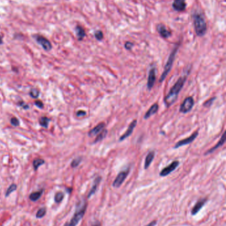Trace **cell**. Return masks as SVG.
Wrapping results in <instances>:
<instances>
[{
    "label": "cell",
    "instance_id": "1",
    "mask_svg": "<svg viewBox=\"0 0 226 226\" xmlns=\"http://www.w3.org/2000/svg\"><path fill=\"white\" fill-rule=\"evenodd\" d=\"M187 75L188 74L184 75L179 77L177 81L172 87L171 90L169 91V92L168 93L166 97H165L164 102L167 107H171L177 100L179 93L182 89L186 81Z\"/></svg>",
    "mask_w": 226,
    "mask_h": 226
},
{
    "label": "cell",
    "instance_id": "2",
    "mask_svg": "<svg viewBox=\"0 0 226 226\" xmlns=\"http://www.w3.org/2000/svg\"><path fill=\"white\" fill-rule=\"evenodd\" d=\"M88 203L86 200H80L76 204V210L71 220L66 222L63 226H76L80 221L83 218L85 213H86Z\"/></svg>",
    "mask_w": 226,
    "mask_h": 226
},
{
    "label": "cell",
    "instance_id": "3",
    "mask_svg": "<svg viewBox=\"0 0 226 226\" xmlns=\"http://www.w3.org/2000/svg\"><path fill=\"white\" fill-rule=\"evenodd\" d=\"M192 18L196 34L198 37H203L207 31V24L204 15L200 12H195Z\"/></svg>",
    "mask_w": 226,
    "mask_h": 226
},
{
    "label": "cell",
    "instance_id": "4",
    "mask_svg": "<svg viewBox=\"0 0 226 226\" xmlns=\"http://www.w3.org/2000/svg\"><path fill=\"white\" fill-rule=\"evenodd\" d=\"M178 48H179V44H176V45L174 46V48L173 49V50H172L171 54L169 55V57L168 58L167 63L165 64L164 71H163L162 75H161L160 77V79H159L160 83H162L165 79H166L167 76L168 75V74H169L170 71H171L172 68H173V65L174 63V59H175L176 54L178 50Z\"/></svg>",
    "mask_w": 226,
    "mask_h": 226
},
{
    "label": "cell",
    "instance_id": "5",
    "mask_svg": "<svg viewBox=\"0 0 226 226\" xmlns=\"http://www.w3.org/2000/svg\"><path fill=\"white\" fill-rule=\"evenodd\" d=\"M194 105V100L192 97H188L184 100L180 107V112L186 114L192 110Z\"/></svg>",
    "mask_w": 226,
    "mask_h": 226
},
{
    "label": "cell",
    "instance_id": "6",
    "mask_svg": "<svg viewBox=\"0 0 226 226\" xmlns=\"http://www.w3.org/2000/svg\"><path fill=\"white\" fill-rule=\"evenodd\" d=\"M129 173V169H127L124 171H122L119 173L117 176H116L115 179L113 182V187L115 188H119L123 184L125 180L126 179L127 176Z\"/></svg>",
    "mask_w": 226,
    "mask_h": 226
},
{
    "label": "cell",
    "instance_id": "7",
    "mask_svg": "<svg viewBox=\"0 0 226 226\" xmlns=\"http://www.w3.org/2000/svg\"><path fill=\"white\" fill-rule=\"evenodd\" d=\"M198 131L194 132L190 136H189V137L185 138V139H183L182 140L178 141V142L176 143L175 145L174 146V148L177 149V148H178V147L183 146V145H186L191 144V143L193 142L194 140H195L196 138L198 137Z\"/></svg>",
    "mask_w": 226,
    "mask_h": 226
},
{
    "label": "cell",
    "instance_id": "8",
    "mask_svg": "<svg viewBox=\"0 0 226 226\" xmlns=\"http://www.w3.org/2000/svg\"><path fill=\"white\" fill-rule=\"evenodd\" d=\"M179 165V162L178 161H174L173 162H172L169 165H168L167 167H165L164 169L161 170L160 172V176H166L169 174H171L172 172L174 171Z\"/></svg>",
    "mask_w": 226,
    "mask_h": 226
},
{
    "label": "cell",
    "instance_id": "9",
    "mask_svg": "<svg viewBox=\"0 0 226 226\" xmlns=\"http://www.w3.org/2000/svg\"><path fill=\"white\" fill-rule=\"evenodd\" d=\"M36 41L42 47V48L44 50L49 51L52 49V44H51V42L47 39L41 35H37L36 37Z\"/></svg>",
    "mask_w": 226,
    "mask_h": 226
},
{
    "label": "cell",
    "instance_id": "10",
    "mask_svg": "<svg viewBox=\"0 0 226 226\" xmlns=\"http://www.w3.org/2000/svg\"><path fill=\"white\" fill-rule=\"evenodd\" d=\"M156 68L155 66L151 67V68L150 69L149 76H148V81H147V88L149 90H151L153 88L154 85H155L156 82Z\"/></svg>",
    "mask_w": 226,
    "mask_h": 226
},
{
    "label": "cell",
    "instance_id": "11",
    "mask_svg": "<svg viewBox=\"0 0 226 226\" xmlns=\"http://www.w3.org/2000/svg\"><path fill=\"white\" fill-rule=\"evenodd\" d=\"M137 120H133V121H132L130 124H129L128 128H127L126 132H125L119 138V142H122V141L125 140V139H126V138L129 137V136L131 135L132 133H133V132L134 128H135L136 125H137Z\"/></svg>",
    "mask_w": 226,
    "mask_h": 226
},
{
    "label": "cell",
    "instance_id": "12",
    "mask_svg": "<svg viewBox=\"0 0 226 226\" xmlns=\"http://www.w3.org/2000/svg\"><path fill=\"white\" fill-rule=\"evenodd\" d=\"M206 202H207L206 198L200 199V200L196 202V204L194 205L193 208H192L191 210V214L192 216H194V215L198 214V212L200 211V210L203 207V206L205 205V204L206 203Z\"/></svg>",
    "mask_w": 226,
    "mask_h": 226
},
{
    "label": "cell",
    "instance_id": "13",
    "mask_svg": "<svg viewBox=\"0 0 226 226\" xmlns=\"http://www.w3.org/2000/svg\"><path fill=\"white\" fill-rule=\"evenodd\" d=\"M156 30H157V32L159 33L160 37L164 38V39H168V38L171 36V31L168 30L166 26L163 24H158L157 26H156Z\"/></svg>",
    "mask_w": 226,
    "mask_h": 226
},
{
    "label": "cell",
    "instance_id": "14",
    "mask_svg": "<svg viewBox=\"0 0 226 226\" xmlns=\"http://www.w3.org/2000/svg\"><path fill=\"white\" fill-rule=\"evenodd\" d=\"M173 7L176 12H184L186 7V0H174L173 3Z\"/></svg>",
    "mask_w": 226,
    "mask_h": 226
},
{
    "label": "cell",
    "instance_id": "15",
    "mask_svg": "<svg viewBox=\"0 0 226 226\" xmlns=\"http://www.w3.org/2000/svg\"><path fill=\"white\" fill-rule=\"evenodd\" d=\"M105 126H106V124L105 123L102 122L100 123L99 124H98L97 126H95L94 128H93L92 129L90 130L88 132V136L89 137H92V136H97L98 134H100L101 132L105 128Z\"/></svg>",
    "mask_w": 226,
    "mask_h": 226
},
{
    "label": "cell",
    "instance_id": "16",
    "mask_svg": "<svg viewBox=\"0 0 226 226\" xmlns=\"http://www.w3.org/2000/svg\"><path fill=\"white\" fill-rule=\"evenodd\" d=\"M225 142V132H223V134H222V136H221V139L219 140V142H218V144H217L216 145H215V146H214L213 147H212V148L208 149V150L204 153V155H208V154L213 153L214 151H216V149L219 148V147H221V145H223V144H224Z\"/></svg>",
    "mask_w": 226,
    "mask_h": 226
},
{
    "label": "cell",
    "instance_id": "17",
    "mask_svg": "<svg viewBox=\"0 0 226 226\" xmlns=\"http://www.w3.org/2000/svg\"><path fill=\"white\" fill-rule=\"evenodd\" d=\"M102 181V177L101 176H97L95 178L94 181V184L92 185V187L91 188L90 191H89V193L88 194V198H89L91 197V196H93L94 194L96 193V192L98 190V186H99L100 182H101Z\"/></svg>",
    "mask_w": 226,
    "mask_h": 226
},
{
    "label": "cell",
    "instance_id": "18",
    "mask_svg": "<svg viewBox=\"0 0 226 226\" xmlns=\"http://www.w3.org/2000/svg\"><path fill=\"white\" fill-rule=\"evenodd\" d=\"M158 105L157 102H156V103L152 105V106L150 107L149 110L146 112V113H145V115L144 116V118L145 119H148V118L151 117V116L155 115V114L158 112Z\"/></svg>",
    "mask_w": 226,
    "mask_h": 226
},
{
    "label": "cell",
    "instance_id": "19",
    "mask_svg": "<svg viewBox=\"0 0 226 226\" xmlns=\"http://www.w3.org/2000/svg\"><path fill=\"white\" fill-rule=\"evenodd\" d=\"M155 152L154 151L152 150L149 152L145 159V165H144L145 169H147L149 168V166L151 164L152 162H153V160L154 159V158H155Z\"/></svg>",
    "mask_w": 226,
    "mask_h": 226
},
{
    "label": "cell",
    "instance_id": "20",
    "mask_svg": "<svg viewBox=\"0 0 226 226\" xmlns=\"http://www.w3.org/2000/svg\"><path fill=\"white\" fill-rule=\"evenodd\" d=\"M76 34L77 38L78 41H82L84 39V38L86 37V32L83 27H82L81 26H76V27L75 29Z\"/></svg>",
    "mask_w": 226,
    "mask_h": 226
},
{
    "label": "cell",
    "instance_id": "21",
    "mask_svg": "<svg viewBox=\"0 0 226 226\" xmlns=\"http://www.w3.org/2000/svg\"><path fill=\"white\" fill-rule=\"evenodd\" d=\"M42 193H43V189L32 192L29 196V199L31 201H33V202H36V201H37L41 197Z\"/></svg>",
    "mask_w": 226,
    "mask_h": 226
},
{
    "label": "cell",
    "instance_id": "22",
    "mask_svg": "<svg viewBox=\"0 0 226 226\" xmlns=\"http://www.w3.org/2000/svg\"><path fill=\"white\" fill-rule=\"evenodd\" d=\"M107 130L106 129H104L103 130L100 132V134H98L97 135V137L94 140V144H96V143L100 142V141H102V140H104L105 138H106V136H107Z\"/></svg>",
    "mask_w": 226,
    "mask_h": 226
},
{
    "label": "cell",
    "instance_id": "23",
    "mask_svg": "<svg viewBox=\"0 0 226 226\" xmlns=\"http://www.w3.org/2000/svg\"><path fill=\"white\" fill-rule=\"evenodd\" d=\"M44 160L42 159L41 158H36L33 160V168H34L35 171H37V170L39 168V167L41 165H43L44 163Z\"/></svg>",
    "mask_w": 226,
    "mask_h": 226
},
{
    "label": "cell",
    "instance_id": "24",
    "mask_svg": "<svg viewBox=\"0 0 226 226\" xmlns=\"http://www.w3.org/2000/svg\"><path fill=\"white\" fill-rule=\"evenodd\" d=\"M39 124L41 125L42 127L47 128L48 127V123L50 122V119L46 116H42L39 118Z\"/></svg>",
    "mask_w": 226,
    "mask_h": 226
},
{
    "label": "cell",
    "instance_id": "25",
    "mask_svg": "<svg viewBox=\"0 0 226 226\" xmlns=\"http://www.w3.org/2000/svg\"><path fill=\"white\" fill-rule=\"evenodd\" d=\"M64 197V194L62 192H58L55 194V201L56 203L61 202Z\"/></svg>",
    "mask_w": 226,
    "mask_h": 226
},
{
    "label": "cell",
    "instance_id": "26",
    "mask_svg": "<svg viewBox=\"0 0 226 226\" xmlns=\"http://www.w3.org/2000/svg\"><path fill=\"white\" fill-rule=\"evenodd\" d=\"M17 185L15 184H12L11 185L10 187H8V189H7L6 192H5V197H8V196H10V194H11L14 191H15L17 190Z\"/></svg>",
    "mask_w": 226,
    "mask_h": 226
},
{
    "label": "cell",
    "instance_id": "27",
    "mask_svg": "<svg viewBox=\"0 0 226 226\" xmlns=\"http://www.w3.org/2000/svg\"><path fill=\"white\" fill-rule=\"evenodd\" d=\"M82 157H78L72 160V162L71 163V167L72 168H76L77 167L78 165L80 164V163L82 162Z\"/></svg>",
    "mask_w": 226,
    "mask_h": 226
},
{
    "label": "cell",
    "instance_id": "28",
    "mask_svg": "<svg viewBox=\"0 0 226 226\" xmlns=\"http://www.w3.org/2000/svg\"><path fill=\"white\" fill-rule=\"evenodd\" d=\"M46 212V211L45 208H44V207L41 208L38 210L37 214H36V217H37V218H43V217L45 216Z\"/></svg>",
    "mask_w": 226,
    "mask_h": 226
},
{
    "label": "cell",
    "instance_id": "29",
    "mask_svg": "<svg viewBox=\"0 0 226 226\" xmlns=\"http://www.w3.org/2000/svg\"><path fill=\"white\" fill-rule=\"evenodd\" d=\"M29 95L33 99H37L39 96V91L37 89H32L30 91Z\"/></svg>",
    "mask_w": 226,
    "mask_h": 226
},
{
    "label": "cell",
    "instance_id": "30",
    "mask_svg": "<svg viewBox=\"0 0 226 226\" xmlns=\"http://www.w3.org/2000/svg\"><path fill=\"white\" fill-rule=\"evenodd\" d=\"M216 97H212V98H210V99H208V100H206V102H204V103H203V106L205 107H207V108H208V107H210V106H212V105L213 104V102H214V100H216Z\"/></svg>",
    "mask_w": 226,
    "mask_h": 226
},
{
    "label": "cell",
    "instance_id": "31",
    "mask_svg": "<svg viewBox=\"0 0 226 226\" xmlns=\"http://www.w3.org/2000/svg\"><path fill=\"white\" fill-rule=\"evenodd\" d=\"M94 36L98 41H102L104 39V34L101 31H96L94 33Z\"/></svg>",
    "mask_w": 226,
    "mask_h": 226
},
{
    "label": "cell",
    "instance_id": "32",
    "mask_svg": "<svg viewBox=\"0 0 226 226\" xmlns=\"http://www.w3.org/2000/svg\"><path fill=\"white\" fill-rule=\"evenodd\" d=\"M10 123H11V124H12V126H19V124H20L19 119H18V118L16 117H13V118H11Z\"/></svg>",
    "mask_w": 226,
    "mask_h": 226
},
{
    "label": "cell",
    "instance_id": "33",
    "mask_svg": "<svg viewBox=\"0 0 226 226\" xmlns=\"http://www.w3.org/2000/svg\"><path fill=\"white\" fill-rule=\"evenodd\" d=\"M124 46H125V49H127V50H131L132 48L133 47V44L131 42H126L125 43Z\"/></svg>",
    "mask_w": 226,
    "mask_h": 226
},
{
    "label": "cell",
    "instance_id": "34",
    "mask_svg": "<svg viewBox=\"0 0 226 226\" xmlns=\"http://www.w3.org/2000/svg\"><path fill=\"white\" fill-rule=\"evenodd\" d=\"M35 105L37 107H39V108H40V109H42V108H43V107H44L43 103H42L41 100H36V101L35 102Z\"/></svg>",
    "mask_w": 226,
    "mask_h": 226
},
{
    "label": "cell",
    "instance_id": "35",
    "mask_svg": "<svg viewBox=\"0 0 226 226\" xmlns=\"http://www.w3.org/2000/svg\"><path fill=\"white\" fill-rule=\"evenodd\" d=\"M86 115V113L84 111H78L76 113V116L78 117H82V116H84Z\"/></svg>",
    "mask_w": 226,
    "mask_h": 226
},
{
    "label": "cell",
    "instance_id": "36",
    "mask_svg": "<svg viewBox=\"0 0 226 226\" xmlns=\"http://www.w3.org/2000/svg\"><path fill=\"white\" fill-rule=\"evenodd\" d=\"M18 105H19V106H20V107H21L22 108L24 109H29L28 105L25 103L23 101H21V102H18Z\"/></svg>",
    "mask_w": 226,
    "mask_h": 226
},
{
    "label": "cell",
    "instance_id": "37",
    "mask_svg": "<svg viewBox=\"0 0 226 226\" xmlns=\"http://www.w3.org/2000/svg\"><path fill=\"white\" fill-rule=\"evenodd\" d=\"M156 225V220H154L153 221H151V222H150L148 224L146 225L145 226H155Z\"/></svg>",
    "mask_w": 226,
    "mask_h": 226
},
{
    "label": "cell",
    "instance_id": "38",
    "mask_svg": "<svg viewBox=\"0 0 226 226\" xmlns=\"http://www.w3.org/2000/svg\"><path fill=\"white\" fill-rule=\"evenodd\" d=\"M2 44H3V39H2V37L0 36V45Z\"/></svg>",
    "mask_w": 226,
    "mask_h": 226
},
{
    "label": "cell",
    "instance_id": "39",
    "mask_svg": "<svg viewBox=\"0 0 226 226\" xmlns=\"http://www.w3.org/2000/svg\"><path fill=\"white\" fill-rule=\"evenodd\" d=\"M93 226H101V224H100V222H98V223H96V224L94 225Z\"/></svg>",
    "mask_w": 226,
    "mask_h": 226
}]
</instances>
